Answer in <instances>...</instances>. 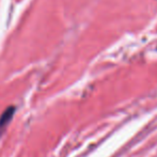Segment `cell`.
I'll use <instances>...</instances> for the list:
<instances>
[{"instance_id":"1","label":"cell","mask_w":157,"mask_h":157,"mask_svg":"<svg viewBox=\"0 0 157 157\" xmlns=\"http://www.w3.org/2000/svg\"><path fill=\"white\" fill-rule=\"evenodd\" d=\"M14 113H15V107H13V106L6 108V109L4 110L3 113L0 117V132L6 127V124H8L11 120H12Z\"/></svg>"}]
</instances>
